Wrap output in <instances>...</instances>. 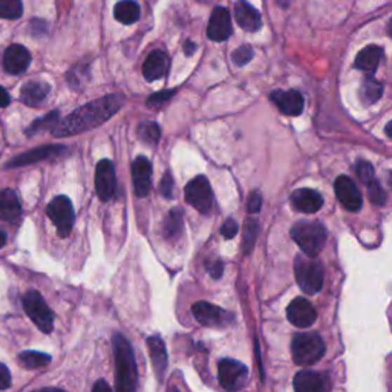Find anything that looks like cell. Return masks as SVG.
I'll return each instance as SVG.
<instances>
[{"mask_svg":"<svg viewBox=\"0 0 392 392\" xmlns=\"http://www.w3.org/2000/svg\"><path fill=\"white\" fill-rule=\"evenodd\" d=\"M368 195H370V199H371V203L375 204V205H383L386 201V194H385V190L381 189V186L379 184L377 181H371L368 186Z\"/></svg>","mask_w":392,"mask_h":392,"instance_id":"36","label":"cell"},{"mask_svg":"<svg viewBox=\"0 0 392 392\" xmlns=\"http://www.w3.org/2000/svg\"><path fill=\"white\" fill-rule=\"evenodd\" d=\"M291 204L297 212L316 213L323 205V198L319 191L311 189H299L291 195Z\"/></svg>","mask_w":392,"mask_h":392,"instance_id":"20","label":"cell"},{"mask_svg":"<svg viewBox=\"0 0 392 392\" xmlns=\"http://www.w3.org/2000/svg\"><path fill=\"white\" fill-rule=\"evenodd\" d=\"M94 392H98V391H111V386L107 385V383L104 380H98L95 385H94Z\"/></svg>","mask_w":392,"mask_h":392,"instance_id":"45","label":"cell"},{"mask_svg":"<svg viewBox=\"0 0 392 392\" xmlns=\"http://www.w3.org/2000/svg\"><path fill=\"white\" fill-rule=\"evenodd\" d=\"M231 58H233V62H235L236 66H244L253 58V49L247 46V45L241 46V48L236 49L235 53L231 54Z\"/></svg>","mask_w":392,"mask_h":392,"instance_id":"38","label":"cell"},{"mask_svg":"<svg viewBox=\"0 0 392 392\" xmlns=\"http://www.w3.org/2000/svg\"><path fill=\"white\" fill-rule=\"evenodd\" d=\"M381 57H383V49L380 46H375V45L366 46L357 54L354 66L357 69L372 74L375 69H377Z\"/></svg>","mask_w":392,"mask_h":392,"instance_id":"26","label":"cell"},{"mask_svg":"<svg viewBox=\"0 0 392 392\" xmlns=\"http://www.w3.org/2000/svg\"><path fill=\"white\" fill-rule=\"evenodd\" d=\"M173 94H175L173 89H170V90H161V93H156L154 95H150L147 98L146 104L150 107V109H161V107L173 97Z\"/></svg>","mask_w":392,"mask_h":392,"instance_id":"35","label":"cell"},{"mask_svg":"<svg viewBox=\"0 0 392 392\" xmlns=\"http://www.w3.org/2000/svg\"><path fill=\"white\" fill-rule=\"evenodd\" d=\"M191 313H194L195 319L204 325V327H212V328H222L227 325L233 323L235 316L230 311L222 310L221 306H216L210 302H196L191 306Z\"/></svg>","mask_w":392,"mask_h":392,"instance_id":"10","label":"cell"},{"mask_svg":"<svg viewBox=\"0 0 392 392\" xmlns=\"http://www.w3.org/2000/svg\"><path fill=\"white\" fill-rule=\"evenodd\" d=\"M22 218V205L19 196L11 189L0 191V221L18 224Z\"/></svg>","mask_w":392,"mask_h":392,"instance_id":"21","label":"cell"},{"mask_svg":"<svg viewBox=\"0 0 392 392\" xmlns=\"http://www.w3.org/2000/svg\"><path fill=\"white\" fill-rule=\"evenodd\" d=\"M270 100L285 115L296 116L304 111V97L297 90H274L270 94Z\"/></svg>","mask_w":392,"mask_h":392,"instance_id":"17","label":"cell"},{"mask_svg":"<svg viewBox=\"0 0 392 392\" xmlns=\"http://www.w3.org/2000/svg\"><path fill=\"white\" fill-rule=\"evenodd\" d=\"M138 137L141 141H143V143H146L149 146H155L161 138V129L155 121L140 123Z\"/></svg>","mask_w":392,"mask_h":392,"instance_id":"31","label":"cell"},{"mask_svg":"<svg viewBox=\"0 0 392 392\" xmlns=\"http://www.w3.org/2000/svg\"><path fill=\"white\" fill-rule=\"evenodd\" d=\"M147 348L150 353V358H152V365L156 374V379L163 381L165 371H168V349L161 337L152 336L147 339Z\"/></svg>","mask_w":392,"mask_h":392,"instance_id":"22","label":"cell"},{"mask_svg":"<svg viewBox=\"0 0 392 392\" xmlns=\"http://www.w3.org/2000/svg\"><path fill=\"white\" fill-rule=\"evenodd\" d=\"M95 189L97 195L103 203L111 201L115 196L116 189V177H115V165L111 160H102L97 164L95 172Z\"/></svg>","mask_w":392,"mask_h":392,"instance_id":"12","label":"cell"},{"mask_svg":"<svg viewBox=\"0 0 392 392\" xmlns=\"http://www.w3.org/2000/svg\"><path fill=\"white\" fill-rule=\"evenodd\" d=\"M389 182H391V186H392V172L389 173Z\"/></svg>","mask_w":392,"mask_h":392,"instance_id":"50","label":"cell"},{"mask_svg":"<svg viewBox=\"0 0 392 392\" xmlns=\"http://www.w3.org/2000/svg\"><path fill=\"white\" fill-rule=\"evenodd\" d=\"M23 308L25 313L28 314V318L34 322V325L41 332L49 334L54 330V313L37 291H28L23 296Z\"/></svg>","mask_w":392,"mask_h":392,"instance_id":"6","label":"cell"},{"mask_svg":"<svg viewBox=\"0 0 392 392\" xmlns=\"http://www.w3.org/2000/svg\"><path fill=\"white\" fill-rule=\"evenodd\" d=\"M182 225H184V213L181 208H172L169 215L165 216L163 233L165 239H177L182 233Z\"/></svg>","mask_w":392,"mask_h":392,"instance_id":"28","label":"cell"},{"mask_svg":"<svg viewBox=\"0 0 392 392\" xmlns=\"http://www.w3.org/2000/svg\"><path fill=\"white\" fill-rule=\"evenodd\" d=\"M49 90H51V86H49L45 81H37V80L28 81V83H25L22 88L20 98L27 106L37 107L45 103Z\"/></svg>","mask_w":392,"mask_h":392,"instance_id":"24","label":"cell"},{"mask_svg":"<svg viewBox=\"0 0 392 392\" xmlns=\"http://www.w3.org/2000/svg\"><path fill=\"white\" fill-rule=\"evenodd\" d=\"M381 94H383L381 83L375 80L374 77H371V75L370 77H366V80L362 85V89H360L362 102L365 104H374L381 97Z\"/></svg>","mask_w":392,"mask_h":392,"instance_id":"29","label":"cell"},{"mask_svg":"<svg viewBox=\"0 0 392 392\" xmlns=\"http://www.w3.org/2000/svg\"><path fill=\"white\" fill-rule=\"evenodd\" d=\"M288 320L297 328H308L318 319L314 306L304 297H296L287 308Z\"/></svg>","mask_w":392,"mask_h":392,"instance_id":"15","label":"cell"},{"mask_svg":"<svg viewBox=\"0 0 392 392\" xmlns=\"http://www.w3.org/2000/svg\"><path fill=\"white\" fill-rule=\"evenodd\" d=\"M195 51H196V45L194 43V41H186V45H184L186 55H191Z\"/></svg>","mask_w":392,"mask_h":392,"instance_id":"46","label":"cell"},{"mask_svg":"<svg viewBox=\"0 0 392 392\" xmlns=\"http://www.w3.org/2000/svg\"><path fill=\"white\" fill-rule=\"evenodd\" d=\"M31 63V54L22 45H11L4 55V69L11 75L23 74Z\"/></svg>","mask_w":392,"mask_h":392,"instance_id":"18","label":"cell"},{"mask_svg":"<svg viewBox=\"0 0 392 392\" xmlns=\"http://www.w3.org/2000/svg\"><path fill=\"white\" fill-rule=\"evenodd\" d=\"M19 360L25 368L39 370V368H45V366L51 363V356L39 351H23L19 354Z\"/></svg>","mask_w":392,"mask_h":392,"instance_id":"30","label":"cell"},{"mask_svg":"<svg viewBox=\"0 0 392 392\" xmlns=\"http://www.w3.org/2000/svg\"><path fill=\"white\" fill-rule=\"evenodd\" d=\"M184 194L186 201L191 207L196 208L199 213L208 215L212 212L215 205V196L210 182H208L204 175H199V177H195L191 181H189L184 189Z\"/></svg>","mask_w":392,"mask_h":392,"instance_id":"7","label":"cell"},{"mask_svg":"<svg viewBox=\"0 0 392 392\" xmlns=\"http://www.w3.org/2000/svg\"><path fill=\"white\" fill-rule=\"evenodd\" d=\"M293 360L299 366H311L325 354V344L316 332H299L291 344Z\"/></svg>","mask_w":392,"mask_h":392,"instance_id":"4","label":"cell"},{"mask_svg":"<svg viewBox=\"0 0 392 392\" xmlns=\"http://www.w3.org/2000/svg\"><path fill=\"white\" fill-rule=\"evenodd\" d=\"M235 19L239 27L247 32H256L262 27L259 11L252 4H248L247 0H238L235 4Z\"/></svg>","mask_w":392,"mask_h":392,"instance_id":"19","label":"cell"},{"mask_svg":"<svg viewBox=\"0 0 392 392\" xmlns=\"http://www.w3.org/2000/svg\"><path fill=\"white\" fill-rule=\"evenodd\" d=\"M327 388V379L316 371H300L295 377L297 392H323Z\"/></svg>","mask_w":392,"mask_h":392,"instance_id":"25","label":"cell"},{"mask_svg":"<svg viewBox=\"0 0 392 392\" xmlns=\"http://www.w3.org/2000/svg\"><path fill=\"white\" fill-rule=\"evenodd\" d=\"M132 180L137 196H147L150 189H152V163H150L146 156H137L135 160H133Z\"/></svg>","mask_w":392,"mask_h":392,"instance_id":"14","label":"cell"},{"mask_svg":"<svg viewBox=\"0 0 392 392\" xmlns=\"http://www.w3.org/2000/svg\"><path fill=\"white\" fill-rule=\"evenodd\" d=\"M238 230H239V227H238L236 221L231 219V218H229L227 221H225L224 225L221 227V233H222V236L225 239H233V238H235Z\"/></svg>","mask_w":392,"mask_h":392,"instance_id":"40","label":"cell"},{"mask_svg":"<svg viewBox=\"0 0 392 392\" xmlns=\"http://www.w3.org/2000/svg\"><path fill=\"white\" fill-rule=\"evenodd\" d=\"M10 102H11L10 94H8L6 90L0 86V109H2V107H6L8 104H10Z\"/></svg>","mask_w":392,"mask_h":392,"instance_id":"44","label":"cell"},{"mask_svg":"<svg viewBox=\"0 0 392 392\" xmlns=\"http://www.w3.org/2000/svg\"><path fill=\"white\" fill-rule=\"evenodd\" d=\"M388 31H389V36L392 37V19H391V22H389V28H388Z\"/></svg>","mask_w":392,"mask_h":392,"instance_id":"49","label":"cell"},{"mask_svg":"<svg viewBox=\"0 0 392 392\" xmlns=\"http://www.w3.org/2000/svg\"><path fill=\"white\" fill-rule=\"evenodd\" d=\"M291 238L310 257L318 256L327 244V227L319 221H300L291 229Z\"/></svg>","mask_w":392,"mask_h":392,"instance_id":"3","label":"cell"},{"mask_svg":"<svg viewBox=\"0 0 392 392\" xmlns=\"http://www.w3.org/2000/svg\"><path fill=\"white\" fill-rule=\"evenodd\" d=\"M356 172L358 180H360L365 186H368L371 181H374V169L370 163L358 161L356 165Z\"/></svg>","mask_w":392,"mask_h":392,"instance_id":"37","label":"cell"},{"mask_svg":"<svg viewBox=\"0 0 392 392\" xmlns=\"http://www.w3.org/2000/svg\"><path fill=\"white\" fill-rule=\"evenodd\" d=\"M141 10L135 0H121L114 8V18L123 25H132L138 22Z\"/></svg>","mask_w":392,"mask_h":392,"instance_id":"27","label":"cell"},{"mask_svg":"<svg viewBox=\"0 0 392 392\" xmlns=\"http://www.w3.org/2000/svg\"><path fill=\"white\" fill-rule=\"evenodd\" d=\"M207 269H208V273H210V276L213 279H219L222 276V273H224V265H222L221 261H215V262L207 264Z\"/></svg>","mask_w":392,"mask_h":392,"instance_id":"43","label":"cell"},{"mask_svg":"<svg viewBox=\"0 0 392 392\" xmlns=\"http://www.w3.org/2000/svg\"><path fill=\"white\" fill-rule=\"evenodd\" d=\"M23 14L22 0H0V19L14 20Z\"/></svg>","mask_w":392,"mask_h":392,"instance_id":"33","label":"cell"},{"mask_svg":"<svg viewBox=\"0 0 392 392\" xmlns=\"http://www.w3.org/2000/svg\"><path fill=\"white\" fill-rule=\"evenodd\" d=\"M169 71V57L164 51L150 53L143 65V75L147 81L160 80Z\"/></svg>","mask_w":392,"mask_h":392,"instance_id":"23","label":"cell"},{"mask_svg":"<svg viewBox=\"0 0 392 392\" xmlns=\"http://www.w3.org/2000/svg\"><path fill=\"white\" fill-rule=\"evenodd\" d=\"M124 104L123 95H106L90 102L85 106H80L66 119L58 121L57 126L51 130L54 137H72L79 133L88 132L102 126L109 119L119 112Z\"/></svg>","mask_w":392,"mask_h":392,"instance_id":"1","label":"cell"},{"mask_svg":"<svg viewBox=\"0 0 392 392\" xmlns=\"http://www.w3.org/2000/svg\"><path fill=\"white\" fill-rule=\"evenodd\" d=\"M201 2H207V0H201Z\"/></svg>","mask_w":392,"mask_h":392,"instance_id":"51","label":"cell"},{"mask_svg":"<svg viewBox=\"0 0 392 392\" xmlns=\"http://www.w3.org/2000/svg\"><path fill=\"white\" fill-rule=\"evenodd\" d=\"M231 19L227 8L216 6L208 20L207 36L213 41H224L231 36Z\"/></svg>","mask_w":392,"mask_h":392,"instance_id":"16","label":"cell"},{"mask_svg":"<svg viewBox=\"0 0 392 392\" xmlns=\"http://www.w3.org/2000/svg\"><path fill=\"white\" fill-rule=\"evenodd\" d=\"M334 190L337 199L340 201V204L344 205L346 210L349 212H358L362 208L363 199L360 191H358L356 182L349 178L342 175L334 182Z\"/></svg>","mask_w":392,"mask_h":392,"instance_id":"13","label":"cell"},{"mask_svg":"<svg viewBox=\"0 0 392 392\" xmlns=\"http://www.w3.org/2000/svg\"><path fill=\"white\" fill-rule=\"evenodd\" d=\"M115 356V388L120 392H132L137 389L138 370L135 354L130 342L123 334H114L112 339Z\"/></svg>","mask_w":392,"mask_h":392,"instance_id":"2","label":"cell"},{"mask_svg":"<svg viewBox=\"0 0 392 392\" xmlns=\"http://www.w3.org/2000/svg\"><path fill=\"white\" fill-rule=\"evenodd\" d=\"M11 386V372L8 366L0 363V389H8Z\"/></svg>","mask_w":392,"mask_h":392,"instance_id":"42","label":"cell"},{"mask_svg":"<svg viewBox=\"0 0 392 392\" xmlns=\"http://www.w3.org/2000/svg\"><path fill=\"white\" fill-rule=\"evenodd\" d=\"M46 213L51 218L53 224L55 225L57 233L60 238H68L72 231L75 213L71 199L65 195L55 196L51 203L48 204Z\"/></svg>","mask_w":392,"mask_h":392,"instance_id":"8","label":"cell"},{"mask_svg":"<svg viewBox=\"0 0 392 392\" xmlns=\"http://www.w3.org/2000/svg\"><path fill=\"white\" fill-rule=\"evenodd\" d=\"M261 205H262V196L259 191H253L252 195L248 198V203H247V208L250 213H256L261 210Z\"/></svg>","mask_w":392,"mask_h":392,"instance_id":"41","label":"cell"},{"mask_svg":"<svg viewBox=\"0 0 392 392\" xmlns=\"http://www.w3.org/2000/svg\"><path fill=\"white\" fill-rule=\"evenodd\" d=\"M218 379L224 389H243L248 380V368L244 363L233 360V358H222L218 363Z\"/></svg>","mask_w":392,"mask_h":392,"instance_id":"9","label":"cell"},{"mask_svg":"<svg viewBox=\"0 0 392 392\" xmlns=\"http://www.w3.org/2000/svg\"><path fill=\"white\" fill-rule=\"evenodd\" d=\"M6 244V233L0 229V248H4Z\"/></svg>","mask_w":392,"mask_h":392,"instance_id":"47","label":"cell"},{"mask_svg":"<svg viewBox=\"0 0 392 392\" xmlns=\"http://www.w3.org/2000/svg\"><path fill=\"white\" fill-rule=\"evenodd\" d=\"M385 132H386V135L392 140V121H389L388 124H386V128H385Z\"/></svg>","mask_w":392,"mask_h":392,"instance_id":"48","label":"cell"},{"mask_svg":"<svg viewBox=\"0 0 392 392\" xmlns=\"http://www.w3.org/2000/svg\"><path fill=\"white\" fill-rule=\"evenodd\" d=\"M68 154V147L60 144H48L40 146L37 149H32L29 152H25L19 156H14L13 160L6 164V169L13 168H23V165L36 164L45 160H55L58 156H63Z\"/></svg>","mask_w":392,"mask_h":392,"instance_id":"11","label":"cell"},{"mask_svg":"<svg viewBox=\"0 0 392 392\" xmlns=\"http://www.w3.org/2000/svg\"><path fill=\"white\" fill-rule=\"evenodd\" d=\"M58 121H60V114H58V111L49 112L48 115L36 120L34 123H31V126L27 129V135L31 137L41 130H53L58 124Z\"/></svg>","mask_w":392,"mask_h":392,"instance_id":"32","label":"cell"},{"mask_svg":"<svg viewBox=\"0 0 392 392\" xmlns=\"http://www.w3.org/2000/svg\"><path fill=\"white\" fill-rule=\"evenodd\" d=\"M160 191L164 198L172 199L173 198V178L170 172H165L160 184Z\"/></svg>","mask_w":392,"mask_h":392,"instance_id":"39","label":"cell"},{"mask_svg":"<svg viewBox=\"0 0 392 392\" xmlns=\"http://www.w3.org/2000/svg\"><path fill=\"white\" fill-rule=\"evenodd\" d=\"M245 233H244V253L248 255L253 250V245L256 243L257 238V230H259V225L255 219H248L245 222Z\"/></svg>","mask_w":392,"mask_h":392,"instance_id":"34","label":"cell"},{"mask_svg":"<svg viewBox=\"0 0 392 392\" xmlns=\"http://www.w3.org/2000/svg\"><path fill=\"white\" fill-rule=\"evenodd\" d=\"M295 274L300 290L306 295L319 293L323 287V265L313 257H297L295 264Z\"/></svg>","mask_w":392,"mask_h":392,"instance_id":"5","label":"cell"}]
</instances>
